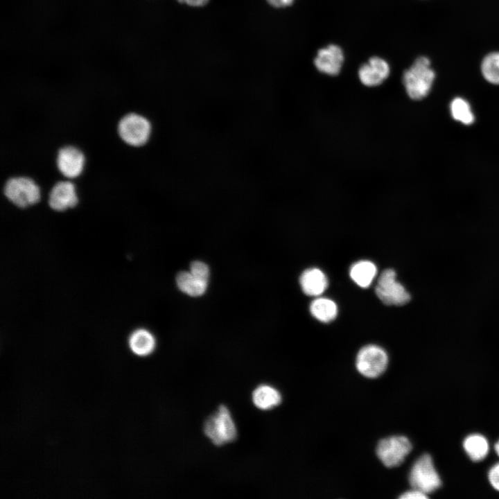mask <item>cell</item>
<instances>
[{
	"label": "cell",
	"instance_id": "obj_3",
	"mask_svg": "<svg viewBox=\"0 0 499 499\" xmlns=\"http://www.w3.org/2000/svg\"><path fill=\"white\" fill-rule=\"evenodd\" d=\"M3 193L7 200L16 207L25 209L41 200V189L30 177L12 176L6 180Z\"/></svg>",
	"mask_w": 499,
	"mask_h": 499
},
{
	"label": "cell",
	"instance_id": "obj_19",
	"mask_svg": "<svg viewBox=\"0 0 499 499\" xmlns=\"http://www.w3.org/2000/svg\"><path fill=\"white\" fill-rule=\"evenodd\" d=\"M310 311L312 315L317 320L328 323L336 317L338 308L333 301L322 297L317 298L311 302Z\"/></svg>",
	"mask_w": 499,
	"mask_h": 499
},
{
	"label": "cell",
	"instance_id": "obj_25",
	"mask_svg": "<svg viewBox=\"0 0 499 499\" xmlns=\"http://www.w3.org/2000/svg\"><path fill=\"white\" fill-rule=\"evenodd\" d=\"M268 3L275 8H283L292 4L294 0H267Z\"/></svg>",
	"mask_w": 499,
	"mask_h": 499
},
{
	"label": "cell",
	"instance_id": "obj_4",
	"mask_svg": "<svg viewBox=\"0 0 499 499\" xmlns=\"http://www.w3.org/2000/svg\"><path fill=\"white\" fill-rule=\"evenodd\" d=\"M204 432L216 446L234 441L237 438V430L229 410L224 405L205 421Z\"/></svg>",
	"mask_w": 499,
	"mask_h": 499
},
{
	"label": "cell",
	"instance_id": "obj_22",
	"mask_svg": "<svg viewBox=\"0 0 499 499\" xmlns=\"http://www.w3.org/2000/svg\"><path fill=\"white\" fill-rule=\"evenodd\" d=\"M190 272L195 276L208 281L209 269L208 266L201 261H193L191 264Z\"/></svg>",
	"mask_w": 499,
	"mask_h": 499
},
{
	"label": "cell",
	"instance_id": "obj_10",
	"mask_svg": "<svg viewBox=\"0 0 499 499\" xmlns=\"http://www.w3.org/2000/svg\"><path fill=\"white\" fill-rule=\"evenodd\" d=\"M78 203L76 185L71 180L57 181L49 192L47 204L52 211L64 212L76 208Z\"/></svg>",
	"mask_w": 499,
	"mask_h": 499
},
{
	"label": "cell",
	"instance_id": "obj_14",
	"mask_svg": "<svg viewBox=\"0 0 499 499\" xmlns=\"http://www.w3.org/2000/svg\"><path fill=\"white\" fill-rule=\"evenodd\" d=\"M252 401L258 408L267 410L277 406L281 401V396L275 388L263 385L253 392Z\"/></svg>",
	"mask_w": 499,
	"mask_h": 499
},
{
	"label": "cell",
	"instance_id": "obj_6",
	"mask_svg": "<svg viewBox=\"0 0 499 499\" xmlns=\"http://www.w3.org/2000/svg\"><path fill=\"white\" fill-rule=\"evenodd\" d=\"M375 291L380 301L388 306H403L411 299L405 288L396 281V272L392 269H385L381 272Z\"/></svg>",
	"mask_w": 499,
	"mask_h": 499
},
{
	"label": "cell",
	"instance_id": "obj_8",
	"mask_svg": "<svg viewBox=\"0 0 499 499\" xmlns=\"http://www.w3.org/2000/svg\"><path fill=\"white\" fill-rule=\"evenodd\" d=\"M411 450L412 444L407 437L392 436L378 442L376 453L385 466L392 468L401 464Z\"/></svg>",
	"mask_w": 499,
	"mask_h": 499
},
{
	"label": "cell",
	"instance_id": "obj_2",
	"mask_svg": "<svg viewBox=\"0 0 499 499\" xmlns=\"http://www.w3.org/2000/svg\"><path fill=\"white\" fill-rule=\"evenodd\" d=\"M435 78V73L431 68L430 60L420 56L404 71L403 83L410 98L421 100L429 94Z\"/></svg>",
	"mask_w": 499,
	"mask_h": 499
},
{
	"label": "cell",
	"instance_id": "obj_26",
	"mask_svg": "<svg viewBox=\"0 0 499 499\" xmlns=\"http://www.w3.org/2000/svg\"><path fill=\"white\" fill-rule=\"evenodd\" d=\"M180 3L186 4L191 6H204L209 0H177Z\"/></svg>",
	"mask_w": 499,
	"mask_h": 499
},
{
	"label": "cell",
	"instance_id": "obj_13",
	"mask_svg": "<svg viewBox=\"0 0 499 499\" xmlns=\"http://www.w3.org/2000/svg\"><path fill=\"white\" fill-rule=\"evenodd\" d=\"M299 282L303 292L309 296L321 295L328 286L326 275L317 268H310L304 271Z\"/></svg>",
	"mask_w": 499,
	"mask_h": 499
},
{
	"label": "cell",
	"instance_id": "obj_21",
	"mask_svg": "<svg viewBox=\"0 0 499 499\" xmlns=\"http://www.w3.org/2000/svg\"><path fill=\"white\" fill-rule=\"evenodd\" d=\"M481 70L488 82L499 85V52L488 54L482 60Z\"/></svg>",
	"mask_w": 499,
	"mask_h": 499
},
{
	"label": "cell",
	"instance_id": "obj_27",
	"mask_svg": "<svg viewBox=\"0 0 499 499\" xmlns=\"http://www.w3.org/2000/svg\"><path fill=\"white\" fill-rule=\"evenodd\" d=\"M495 450L498 455L499 456V441L495 445Z\"/></svg>",
	"mask_w": 499,
	"mask_h": 499
},
{
	"label": "cell",
	"instance_id": "obj_24",
	"mask_svg": "<svg viewBox=\"0 0 499 499\" xmlns=\"http://www.w3.org/2000/svg\"><path fill=\"white\" fill-rule=\"evenodd\" d=\"M399 498L401 499H426L428 496L426 493L414 489L403 493Z\"/></svg>",
	"mask_w": 499,
	"mask_h": 499
},
{
	"label": "cell",
	"instance_id": "obj_9",
	"mask_svg": "<svg viewBox=\"0 0 499 499\" xmlns=\"http://www.w3.org/2000/svg\"><path fill=\"white\" fill-rule=\"evenodd\" d=\"M85 160V153L80 148L67 144L58 150L55 163L58 170L66 180H73L82 173Z\"/></svg>",
	"mask_w": 499,
	"mask_h": 499
},
{
	"label": "cell",
	"instance_id": "obj_16",
	"mask_svg": "<svg viewBox=\"0 0 499 499\" xmlns=\"http://www.w3.org/2000/svg\"><path fill=\"white\" fill-rule=\"evenodd\" d=\"M377 272L376 265L369 261H359L350 268V277L360 287L366 288L370 286Z\"/></svg>",
	"mask_w": 499,
	"mask_h": 499
},
{
	"label": "cell",
	"instance_id": "obj_23",
	"mask_svg": "<svg viewBox=\"0 0 499 499\" xmlns=\"http://www.w3.org/2000/svg\"><path fill=\"white\" fill-rule=\"evenodd\" d=\"M488 477L492 487L499 491V463L492 466L489 470Z\"/></svg>",
	"mask_w": 499,
	"mask_h": 499
},
{
	"label": "cell",
	"instance_id": "obj_11",
	"mask_svg": "<svg viewBox=\"0 0 499 499\" xmlns=\"http://www.w3.org/2000/svg\"><path fill=\"white\" fill-rule=\"evenodd\" d=\"M389 72V66L385 60L373 56L360 67L358 74L362 85L376 87L381 85L388 78Z\"/></svg>",
	"mask_w": 499,
	"mask_h": 499
},
{
	"label": "cell",
	"instance_id": "obj_17",
	"mask_svg": "<svg viewBox=\"0 0 499 499\" xmlns=\"http://www.w3.org/2000/svg\"><path fill=\"white\" fill-rule=\"evenodd\" d=\"M129 345L135 354L142 356H147L154 350L155 340L148 331L140 329L131 334Z\"/></svg>",
	"mask_w": 499,
	"mask_h": 499
},
{
	"label": "cell",
	"instance_id": "obj_5",
	"mask_svg": "<svg viewBox=\"0 0 499 499\" xmlns=\"http://www.w3.org/2000/svg\"><path fill=\"white\" fill-rule=\"evenodd\" d=\"M409 481L413 489L426 494L439 488L441 482L430 455L424 454L414 462L410 473Z\"/></svg>",
	"mask_w": 499,
	"mask_h": 499
},
{
	"label": "cell",
	"instance_id": "obj_18",
	"mask_svg": "<svg viewBox=\"0 0 499 499\" xmlns=\"http://www.w3.org/2000/svg\"><path fill=\"white\" fill-rule=\"evenodd\" d=\"M463 446L469 457L475 462L484 459L489 450L487 439L479 434H473L466 437Z\"/></svg>",
	"mask_w": 499,
	"mask_h": 499
},
{
	"label": "cell",
	"instance_id": "obj_7",
	"mask_svg": "<svg viewBox=\"0 0 499 499\" xmlns=\"http://www.w3.org/2000/svg\"><path fill=\"white\" fill-rule=\"evenodd\" d=\"M388 356L381 347L369 344L361 348L356 356V365L358 371L367 378H376L386 369Z\"/></svg>",
	"mask_w": 499,
	"mask_h": 499
},
{
	"label": "cell",
	"instance_id": "obj_15",
	"mask_svg": "<svg viewBox=\"0 0 499 499\" xmlns=\"http://www.w3.org/2000/svg\"><path fill=\"white\" fill-rule=\"evenodd\" d=\"M178 288L183 292L193 297L202 295L207 287V281L202 279L191 272H181L176 277Z\"/></svg>",
	"mask_w": 499,
	"mask_h": 499
},
{
	"label": "cell",
	"instance_id": "obj_1",
	"mask_svg": "<svg viewBox=\"0 0 499 499\" xmlns=\"http://www.w3.org/2000/svg\"><path fill=\"white\" fill-rule=\"evenodd\" d=\"M117 133L127 145L142 148L152 141L156 134V125L148 116L130 112L119 120Z\"/></svg>",
	"mask_w": 499,
	"mask_h": 499
},
{
	"label": "cell",
	"instance_id": "obj_20",
	"mask_svg": "<svg viewBox=\"0 0 499 499\" xmlns=\"http://www.w3.org/2000/svg\"><path fill=\"white\" fill-rule=\"evenodd\" d=\"M452 117L464 125H471L473 123L475 117L469 103L464 98L457 97L454 98L450 105Z\"/></svg>",
	"mask_w": 499,
	"mask_h": 499
},
{
	"label": "cell",
	"instance_id": "obj_12",
	"mask_svg": "<svg viewBox=\"0 0 499 499\" xmlns=\"http://www.w3.org/2000/svg\"><path fill=\"white\" fill-rule=\"evenodd\" d=\"M344 59L342 49L336 44H329L318 50L314 59V64L321 73L337 76L340 72Z\"/></svg>",
	"mask_w": 499,
	"mask_h": 499
}]
</instances>
